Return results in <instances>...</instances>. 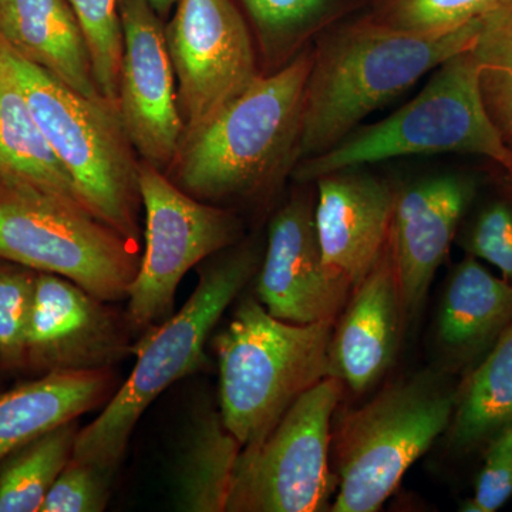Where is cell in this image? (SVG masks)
Instances as JSON below:
<instances>
[{"label": "cell", "mask_w": 512, "mask_h": 512, "mask_svg": "<svg viewBox=\"0 0 512 512\" xmlns=\"http://www.w3.org/2000/svg\"><path fill=\"white\" fill-rule=\"evenodd\" d=\"M476 60L481 93L495 126L512 138V0H503L481 19L470 47Z\"/></svg>", "instance_id": "obj_25"}, {"label": "cell", "mask_w": 512, "mask_h": 512, "mask_svg": "<svg viewBox=\"0 0 512 512\" xmlns=\"http://www.w3.org/2000/svg\"><path fill=\"white\" fill-rule=\"evenodd\" d=\"M481 19L446 35H417L369 19L323 40L306 83L298 160L326 153L373 111L470 49Z\"/></svg>", "instance_id": "obj_1"}, {"label": "cell", "mask_w": 512, "mask_h": 512, "mask_svg": "<svg viewBox=\"0 0 512 512\" xmlns=\"http://www.w3.org/2000/svg\"><path fill=\"white\" fill-rule=\"evenodd\" d=\"M261 265L255 245L231 249L200 271L183 309L133 345V372L97 419L80 429L73 458L116 473L143 413L165 389L204 366L205 343Z\"/></svg>", "instance_id": "obj_3"}, {"label": "cell", "mask_w": 512, "mask_h": 512, "mask_svg": "<svg viewBox=\"0 0 512 512\" xmlns=\"http://www.w3.org/2000/svg\"><path fill=\"white\" fill-rule=\"evenodd\" d=\"M117 387L110 367L46 373L0 394V460L47 431L106 406Z\"/></svg>", "instance_id": "obj_19"}, {"label": "cell", "mask_w": 512, "mask_h": 512, "mask_svg": "<svg viewBox=\"0 0 512 512\" xmlns=\"http://www.w3.org/2000/svg\"><path fill=\"white\" fill-rule=\"evenodd\" d=\"M512 419V323L457 393L450 441L471 450L493 439Z\"/></svg>", "instance_id": "obj_23"}, {"label": "cell", "mask_w": 512, "mask_h": 512, "mask_svg": "<svg viewBox=\"0 0 512 512\" xmlns=\"http://www.w3.org/2000/svg\"><path fill=\"white\" fill-rule=\"evenodd\" d=\"M242 446L217 410H202L188 427L173 473L178 511H227Z\"/></svg>", "instance_id": "obj_22"}, {"label": "cell", "mask_w": 512, "mask_h": 512, "mask_svg": "<svg viewBox=\"0 0 512 512\" xmlns=\"http://www.w3.org/2000/svg\"><path fill=\"white\" fill-rule=\"evenodd\" d=\"M406 319L389 239L379 261L352 289L335 320L329 376L356 394L372 389L396 359Z\"/></svg>", "instance_id": "obj_17"}, {"label": "cell", "mask_w": 512, "mask_h": 512, "mask_svg": "<svg viewBox=\"0 0 512 512\" xmlns=\"http://www.w3.org/2000/svg\"><path fill=\"white\" fill-rule=\"evenodd\" d=\"M150 3L157 15L165 16L174 5H177L178 0H150Z\"/></svg>", "instance_id": "obj_33"}, {"label": "cell", "mask_w": 512, "mask_h": 512, "mask_svg": "<svg viewBox=\"0 0 512 512\" xmlns=\"http://www.w3.org/2000/svg\"><path fill=\"white\" fill-rule=\"evenodd\" d=\"M512 323V284L474 256L448 278L437 318V343L448 362L463 363L493 346Z\"/></svg>", "instance_id": "obj_21"}, {"label": "cell", "mask_w": 512, "mask_h": 512, "mask_svg": "<svg viewBox=\"0 0 512 512\" xmlns=\"http://www.w3.org/2000/svg\"><path fill=\"white\" fill-rule=\"evenodd\" d=\"M313 52L259 76L205 126L184 137L174 183L204 202L261 191L298 161L306 83Z\"/></svg>", "instance_id": "obj_2"}, {"label": "cell", "mask_w": 512, "mask_h": 512, "mask_svg": "<svg viewBox=\"0 0 512 512\" xmlns=\"http://www.w3.org/2000/svg\"><path fill=\"white\" fill-rule=\"evenodd\" d=\"M119 15L121 121L134 150L163 170L173 164L185 133L165 29L150 0H119Z\"/></svg>", "instance_id": "obj_12"}, {"label": "cell", "mask_w": 512, "mask_h": 512, "mask_svg": "<svg viewBox=\"0 0 512 512\" xmlns=\"http://www.w3.org/2000/svg\"><path fill=\"white\" fill-rule=\"evenodd\" d=\"M512 497V419L488 441L476 493L461 510L494 512Z\"/></svg>", "instance_id": "obj_30"}, {"label": "cell", "mask_w": 512, "mask_h": 512, "mask_svg": "<svg viewBox=\"0 0 512 512\" xmlns=\"http://www.w3.org/2000/svg\"><path fill=\"white\" fill-rule=\"evenodd\" d=\"M0 190L40 192L89 211L72 177L53 153L33 117L25 92L20 87L3 53L2 40H0Z\"/></svg>", "instance_id": "obj_20"}, {"label": "cell", "mask_w": 512, "mask_h": 512, "mask_svg": "<svg viewBox=\"0 0 512 512\" xmlns=\"http://www.w3.org/2000/svg\"><path fill=\"white\" fill-rule=\"evenodd\" d=\"M3 0H0V5H2Z\"/></svg>", "instance_id": "obj_35"}, {"label": "cell", "mask_w": 512, "mask_h": 512, "mask_svg": "<svg viewBox=\"0 0 512 512\" xmlns=\"http://www.w3.org/2000/svg\"><path fill=\"white\" fill-rule=\"evenodd\" d=\"M82 286L37 272L26 336V369L37 375L110 369L133 353L126 315Z\"/></svg>", "instance_id": "obj_13"}, {"label": "cell", "mask_w": 512, "mask_h": 512, "mask_svg": "<svg viewBox=\"0 0 512 512\" xmlns=\"http://www.w3.org/2000/svg\"><path fill=\"white\" fill-rule=\"evenodd\" d=\"M470 256L488 262L512 284V210L504 202L488 205L466 241Z\"/></svg>", "instance_id": "obj_31"}, {"label": "cell", "mask_w": 512, "mask_h": 512, "mask_svg": "<svg viewBox=\"0 0 512 512\" xmlns=\"http://www.w3.org/2000/svg\"><path fill=\"white\" fill-rule=\"evenodd\" d=\"M508 144H510L511 148H512V138L510 141H508Z\"/></svg>", "instance_id": "obj_34"}, {"label": "cell", "mask_w": 512, "mask_h": 512, "mask_svg": "<svg viewBox=\"0 0 512 512\" xmlns=\"http://www.w3.org/2000/svg\"><path fill=\"white\" fill-rule=\"evenodd\" d=\"M82 23L101 96L119 106L123 32L119 0H69Z\"/></svg>", "instance_id": "obj_26"}, {"label": "cell", "mask_w": 512, "mask_h": 512, "mask_svg": "<svg viewBox=\"0 0 512 512\" xmlns=\"http://www.w3.org/2000/svg\"><path fill=\"white\" fill-rule=\"evenodd\" d=\"M333 325L285 322L255 298L239 303L212 348L222 421L242 448L264 441L303 393L329 377Z\"/></svg>", "instance_id": "obj_4"}, {"label": "cell", "mask_w": 512, "mask_h": 512, "mask_svg": "<svg viewBox=\"0 0 512 512\" xmlns=\"http://www.w3.org/2000/svg\"><path fill=\"white\" fill-rule=\"evenodd\" d=\"M503 0H384L377 23L417 35H446L484 18Z\"/></svg>", "instance_id": "obj_27"}, {"label": "cell", "mask_w": 512, "mask_h": 512, "mask_svg": "<svg viewBox=\"0 0 512 512\" xmlns=\"http://www.w3.org/2000/svg\"><path fill=\"white\" fill-rule=\"evenodd\" d=\"M2 40V37H0ZM10 69L43 136L97 220L138 242L141 195L134 147L119 106L87 99L2 40Z\"/></svg>", "instance_id": "obj_6"}, {"label": "cell", "mask_w": 512, "mask_h": 512, "mask_svg": "<svg viewBox=\"0 0 512 512\" xmlns=\"http://www.w3.org/2000/svg\"><path fill=\"white\" fill-rule=\"evenodd\" d=\"M79 431L76 420L69 421L0 460V512H40L73 458Z\"/></svg>", "instance_id": "obj_24"}, {"label": "cell", "mask_w": 512, "mask_h": 512, "mask_svg": "<svg viewBox=\"0 0 512 512\" xmlns=\"http://www.w3.org/2000/svg\"><path fill=\"white\" fill-rule=\"evenodd\" d=\"M456 396L441 373L426 370L346 413L335 437L338 491L330 511H379L448 430Z\"/></svg>", "instance_id": "obj_7"}, {"label": "cell", "mask_w": 512, "mask_h": 512, "mask_svg": "<svg viewBox=\"0 0 512 512\" xmlns=\"http://www.w3.org/2000/svg\"><path fill=\"white\" fill-rule=\"evenodd\" d=\"M113 477V471L72 458L50 488L40 512L104 511Z\"/></svg>", "instance_id": "obj_29"}, {"label": "cell", "mask_w": 512, "mask_h": 512, "mask_svg": "<svg viewBox=\"0 0 512 512\" xmlns=\"http://www.w3.org/2000/svg\"><path fill=\"white\" fill-rule=\"evenodd\" d=\"M0 37L87 99H101L82 23L69 0H3Z\"/></svg>", "instance_id": "obj_18"}, {"label": "cell", "mask_w": 512, "mask_h": 512, "mask_svg": "<svg viewBox=\"0 0 512 512\" xmlns=\"http://www.w3.org/2000/svg\"><path fill=\"white\" fill-rule=\"evenodd\" d=\"M343 386L325 377L289 407L264 441L242 448L228 512L330 511L338 491L329 464L332 419Z\"/></svg>", "instance_id": "obj_9"}, {"label": "cell", "mask_w": 512, "mask_h": 512, "mask_svg": "<svg viewBox=\"0 0 512 512\" xmlns=\"http://www.w3.org/2000/svg\"><path fill=\"white\" fill-rule=\"evenodd\" d=\"M146 210V251L128 292L131 329L146 330L174 315L175 293L195 265L237 242L239 222L210 202L197 200L154 165L138 164Z\"/></svg>", "instance_id": "obj_10"}, {"label": "cell", "mask_w": 512, "mask_h": 512, "mask_svg": "<svg viewBox=\"0 0 512 512\" xmlns=\"http://www.w3.org/2000/svg\"><path fill=\"white\" fill-rule=\"evenodd\" d=\"M259 28L272 36L288 35L308 25L328 0H244Z\"/></svg>", "instance_id": "obj_32"}, {"label": "cell", "mask_w": 512, "mask_h": 512, "mask_svg": "<svg viewBox=\"0 0 512 512\" xmlns=\"http://www.w3.org/2000/svg\"><path fill=\"white\" fill-rule=\"evenodd\" d=\"M473 198V184L437 175L397 191L390 247L407 318L417 315Z\"/></svg>", "instance_id": "obj_15"}, {"label": "cell", "mask_w": 512, "mask_h": 512, "mask_svg": "<svg viewBox=\"0 0 512 512\" xmlns=\"http://www.w3.org/2000/svg\"><path fill=\"white\" fill-rule=\"evenodd\" d=\"M352 289L348 278L323 264L311 195H293L269 225L256 278L258 301L285 322H335Z\"/></svg>", "instance_id": "obj_14"}, {"label": "cell", "mask_w": 512, "mask_h": 512, "mask_svg": "<svg viewBox=\"0 0 512 512\" xmlns=\"http://www.w3.org/2000/svg\"><path fill=\"white\" fill-rule=\"evenodd\" d=\"M137 245L70 202L0 190V259L62 276L101 301L128 298L140 265Z\"/></svg>", "instance_id": "obj_8"}, {"label": "cell", "mask_w": 512, "mask_h": 512, "mask_svg": "<svg viewBox=\"0 0 512 512\" xmlns=\"http://www.w3.org/2000/svg\"><path fill=\"white\" fill-rule=\"evenodd\" d=\"M185 133H194L261 74L247 25L231 0H178L165 28Z\"/></svg>", "instance_id": "obj_11"}, {"label": "cell", "mask_w": 512, "mask_h": 512, "mask_svg": "<svg viewBox=\"0 0 512 512\" xmlns=\"http://www.w3.org/2000/svg\"><path fill=\"white\" fill-rule=\"evenodd\" d=\"M37 272L0 259V365L26 369V336Z\"/></svg>", "instance_id": "obj_28"}, {"label": "cell", "mask_w": 512, "mask_h": 512, "mask_svg": "<svg viewBox=\"0 0 512 512\" xmlns=\"http://www.w3.org/2000/svg\"><path fill=\"white\" fill-rule=\"evenodd\" d=\"M413 100L387 119L352 131L326 153L301 161L296 178L382 163L397 157L473 154L512 173V148L488 113L470 49L448 57Z\"/></svg>", "instance_id": "obj_5"}, {"label": "cell", "mask_w": 512, "mask_h": 512, "mask_svg": "<svg viewBox=\"0 0 512 512\" xmlns=\"http://www.w3.org/2000/svg\"><path fill=\"white\" fill-rule=\"evenodd\" d=\"M315 227L323 264L349 279H365L387 247L397 191L360 167L323 175Z\"/></svg>", "instance_id": "obj_16"}]
</instances>
